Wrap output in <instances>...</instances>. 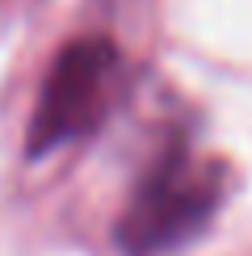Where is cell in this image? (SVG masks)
I'll return each mask as SVG.
<instances>
[{"instance_id": "1", "label": "cell", "mask_w": 252, "mask_h": 256, "mask_svg": "<svg viewBox=\"0 0 252 256\" xmlns=\"http://www.w3.org/2000/svg\"><path fill=\"white\" fill-rule=\"evenodd\" d=\"M231 194L227 160L198 152L185 138H172L134 185L118 227V248L126 256H168L198 240L223 210Z\"/></svg>"}, {"instance_id": "2", "label": "cell", "mask_w": 252, "mask_h": 256, "mask_svg": "<svg viewBox=\"0 0 252 256\" xmlns=\"http://www.w3.org/2000/svg\"><path fill=\"white\" fill-rule=\"evenodd\" d=\"M122 80L126 68L114 42L105 38L68 42L50 63L34 118H30V134H26L30 160H42L68 143L97 134L122 97Z\"/></svg>"}]
</instances>
